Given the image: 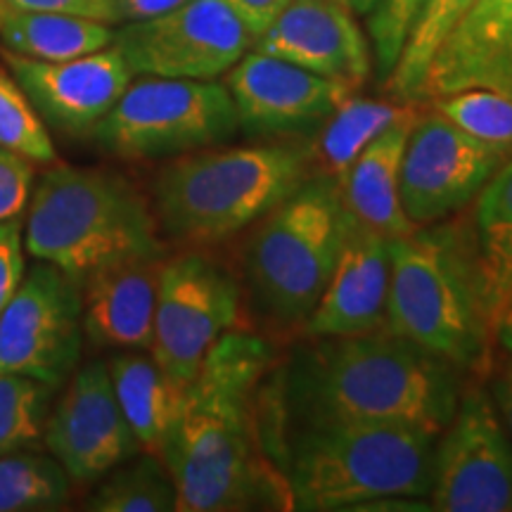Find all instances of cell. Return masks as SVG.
I'll return each instance as SVG.
<instances>
[{
  "instance_id": "1",
  "label": "cell",
  "mask_w": 512,
  "mask_h": 512,
  "mask_svg": "<svg viewBox=\"0 0 512 512\" xmlns=\"http://www.w3.org/2000/svg\"><path fill=\"white\" fill-rule=\"evenodd\" d=\"M273 356L264 335L230 330L185 387L159 453L174 479L178 512L294 510L290 484L261 432L259 392Z\"/></svg>"
},
{
  "instance_id": "2",
  "label": "cell",
  "mask_w": 512,
  "mask_h": 512,
  "mask_svg": "<svg viewBox=\"0 0 512 512\" xmlns=\"http://www.w3.org/2000/svg\"><path fill=\"white\" fill-rule=\"evenodd\" d=\"M465 375L444 358L387 328L344 337H306L292 349L273 384L280 432L311 422L401 425L441 434L451 422Z\"/></svg>"
},
{
  "instance_id": "3",
  "label": "cell",
  "mask_w": 512,
  "mask_h": 512,
  "mask_svg": "<svg viewBox=\"0 0 512 512\" xmlns=\"http://www.w3.org/2000/svg\"><path fill=\"white\" fill-rule=\"evenodd\" d=\"M384 328L411 339L475 380L489 375L498 347L472 254L465 211L389 240Z\"/></svg>"
},
{
  "instance_id": "4",
  "label": "cell",
  "mask_w": 512,
  "mask_h": 512,
  "mask_svg": "<svg viewBox=\"0 0 512 512\" xmlns=\"http://www.w3.org/2000/svg\"><path fill=\"white\" fill-rule=\"evenodd\" d=\"M313 174L309 145H214L169 159L152 183L159 233L183 249L238 238Z\"/></svg>"
},
{
  "instance_id": "5",
  "label": "cell",
  "mask_w": 512,
  "mask_h": 512,
  "mask_svg": "<svg viewBox=\"0 0 512 512\" xmlns=\"http://www.w3.org/2000/svg\"><path fill=\"white\" fill-rule=\"evenodd\" d=\"M437 434L401 425L311 422L287 427L268 453L294 510L354 512L377 498H430Z\"/></svg>"
},
{
  "instance_id": "6",
  "label": "cell",
  "mask_w": 512,
  "mask_h": 512,
  "mask_svg": "<svg viewBox=\"0 0 512 512\" xmlns=\"http://www.w3.org/2000/svg\"><path fill=\"white\" fill-rule=\"evenodd\" d=\"M24 245L76 280L140 256H166L155 209L112 169L48 164L29 197Z\"/></svg>"
},
{
  "instance_id": "7",
  "label": "cell",
  "mask_w": 512,
  "mask_h": 512,
  "mask_svg": "<svg viewBox=\"0 0 512 512\" xmlns=\"http://www.w3.org/2000/svg\"><path fill=\"white\" fill-rule=\"evenodd\" d=\"M347 228L339 185L323 174H311L249 228L242 292L268 330L302 332L330 283Z\"/></svg>"
},
{
  "instance_id": "8",
  "label": "cell",
  "mask_w": 512,
  "mask_h": 512,
  "mask_svg": "<svg viewBox=\"0 0 512 512\" xmlns=\"http://www.w3.org/2000/svg\"><path fill=\"white\" fill-rule=\"evenodd\" d=\"M238 131L226 83L140 76L95 126L91 138L110 157L155 162L226 145Z\"/></svg>"
},
{
  "instance_id": "9",
  "label": "cell",
  "mask_w": 512,
  "mask_h": 512,
  "mask_svg": "<svg viewBox=\"0 0 512 512\" xmlns=\"http://www.w3.org/2000/svg\"><path fill=\"white\" fill-rule=\"evenodd\" d=\"M242 283L202 252L169 254L159 273L150 356L185 389L219 339L242 328Z\"/></svg>"
},
{
  "instance_id": "10",
  "label": "cell",
  "mask_w": 512,
  "mask_h": 512,
  "mask_svg": "<svg viewBox=\"0 0 512 512\" xmlns=\"http://www.w3.org/2000/svg\"><path fill=\"white\" fill-rule=\"evenodd\" d=\"M254 43L226 0H190L166 15L117 24L112 46L136 76L216 81Z\"/></svg>"
},
{
  "instance_id": "11",
  "label": "cell",
  "mask_w": 512,
  "mask_h": 512,
  "mask_svg": "<svg viewBox=\"0 0 512 512\" xmlns=\"http://www.w3.org/2000/svg\"><path fill=\"white\" fill-rule=\"evenodd\" d=\"M430 505L437 512H512V437L475 380L434 446Z\"/></svg>"
},
{
  "instance_id": "12",
  "label": "cell",
  "mask_w": 512,
  "mask_h": 512,
  "mask_svg": "<svg viewBox=\"0 0 512 512\" xmlns=\"http://www.w3.org/2000/svg\"><path fill=\"white\" fill-rule=\"evenodd\" d=\"M81 344V280L38 261L0 311V373L60 389L79 368Z\"/></svg>"
},
{
  "instance_id": "13",
  "label": "cell",
  "mask_w": 512,
  "mask_h": 512,
  "mask_svg": "<svg viewBox=\"0 0 512 512\" xmlns=\"http://www.w3.org/2000/svg\"><path fill=\"white\" fill-rule=\"evenodd\" d=\"M508 159L422 105L403 150V211L418 228L463 214Z\"/></svg>"
},
{
  "instance_id": "14",
  "label": "cell",
  "mask_w": 512,
  "mask_h": 512,
  "mask_svg": "<svg viewBox=\"0 0 512 512\" xmlns=\"http://www.w3.org/2000/svg\"><path fill=\"white\" fill-rule=\"evenodd\" d=\"M43 441L72 484L100 482L136 456L140 444L114 394L107 363L88 361L74 370L48 415Z\"/></svg>"
},
{
  "instance_id": "15",
  "label": "cell",
  "mask_w": 512,
  "mask_h": 512,
  "mask_svg": "<svg viewBox=\"0 0 512 512\" xmlns=\"http://www.w3.org/2000/svg\"><path fill=\"white\" fill-rule=\"evenodd\" d=\"M240 131L261 140L316 133L354 88L280 57L249 50L226 74Z\"/></svg>"
},
{
  "instance_id": "16",
  "label": "cell",
  "mask_w": 512,
  "mask_h": 512,
  "mask_svg": "<svg viewBox=\"0 0 512 512\" xmlns=\"http://www.w3.org/2000/svg\"><path fill=\"white\" fill-rule=\"evenodd\" d=\"M0 60L46 126L72 138H91L95 126L136 79L114 46L60 62L31 60L0 48Z\"/></svg>"
},
{
  "instance_id": "17",
  "label": "cell",
  "mask_w": 512,
  "mask_h": 512,
  "mask_svg": "<svg viewBox=\"0 0 512 512\" xmlns=\"http://www.w3.org/2000/svg\"><path fill=\"white\" fill-rule=\"evenodd\" d=\"M254 50L280 57L325 79L358 88L373 69V48L354 12L335 0H292Z\"/></svg>"
},
{
  "instance_id": "18",
  "label": "cell",
  "mask_w": 512,
  "mask_h": 512,
  "mask_svg": "<svg viewBox=\"0 0 512 512\" xmlns=\"http://www.w3.org/2000/svg\"><path fill=\"white\" fill-rule=\"evenodd\" d=\"M389 240L349 214V228L335 271L316 309L304 323V337H344L384 328L387 320Z\"/></svg>"
},
{
  "instance_id": "19",
  "label": "cell",
  "mask_w": 512,
  "mask_h": 512,
  "mask_svg": "<svg viewBox=\"0 0 512 512\" xmlns=\"http://www.w3.org/2000/svg\"><path fill=\"white\" fill-rule=\"evenodd\" d=\"M463 88L512 98V0H477L434 53L418 102Z\"/></svg>"
},
{
  "instance_id": "20",
  "label": "cell",
  "mask_w": 512,
  "mask_h": 512,
  "mask_svg": "<svg viewBox=\"0 0 512 512\" xmlns=\"http://www.w3.org/2000/svg\"><path fill=\"white\" fill-rule=\"evenodd\" d=\"M166 256H140V259L119 261L83 280V337L93 349L150 351L159 273H162Z\"/></svg>"
},
{
  "instance_id": "21",
  "label": "cell",
  "mask_w": 512,
  "mask_h": 512,
  "mask_svg": "<svg viewBox=\"0 0 512 512\" xmlns=\"http://www.w3.org/2000/svg\"><path fill=\"white\" fill-rule=\"evenodd\" d=\"M415 117L418 114L377 136L337 183L349 214L384 240L408 238L418 230L401 204V162Z\"/></svg>"
},
{
  "instance_id": "22",
  "label": "cell",
  "mask_w": 512,
  "mask_h": 512,
  "mask_svg": "<svg viewBox=\"0 0 512 512\" xmlns=\"http://www.w3.org/2000/svg\"><path fill=\"white\" fill-rule=\"evenodd\" d=\"M472 254L496 342L512 309V157L465 209Z\"/></svg>"
},
{
  "instance_id": "23",
  "label": "cell",
  "mask_w": 512,
  "mask_h": 512,
  "mask_svg": "<svg viewBox=\"0 0 512 512\" xmlns=\"http://www.w3.org/2000/svg\"><path fill=\"white\" fill-rule=\"evenodd\" d=\"M110 380L124 418L136 434L140 451L162 453L164 441L181 411L185 389L171 380L152 356L119 351L107 361Z\"/></svg>"
},
{
  "instance_id": "24",
  "label": "cell",
  "mask_w": 512,
  "mask_h": 512,
  "mask_svg": "<svg viewBox=\"0 0 512 512\" xmlns=\"http://www.w3.org/2000/svg\"><path fill=\"white\" fill-rule=\"evenodd\" d=\"M420 107L415 102L358 98L351 93L325 119L309 145L313 174H323L339 183L377 136L399 121L411 119Z\"/></svg>"
},
{
  "instance_id": "25",
  "label": "cell",
  "mask_w": 512,
  "mask_h": 512,
  "mask_svg": "<svg viewBox=\"0 0 512 512\" xmlns=\"http://www.w3.org/2000/svg\"><path fill=\"white\" fill-rule=\"evenodd\" d=\"M114 43L112 24L98 19L31 12L0 5V48L31 60L60 62L98 53Z\"/></svg>"
},
{
  "instance_id": "26",
  "label": "cell",
  "mask_w": 512,
  "mask_h": 512,
  "mask_svg": "<svg viewBox=\"0 0 512 512\" xmlns=\"http://www.w3.org/2000/svg\"><path fill=\"white\" fill-rule=\"evenodd\" d=\"M475 3L477 0H425L420 15L415 17L408 31L399 60L384 79V88L392 95V100L420 105V86L434 53Z\"/></svg>"
},
{
  "instance_id": "27",
  "label": "cell",
  "mask_w": 512,
  "mask_h": 512,
  "mask_svg": "<svg viewBox=\"0 0 512 512\" xmlns=\"http://www.w3.org/2000/svg\"><path fill=\"white\" fill-rule=\"evenodd\" d=\"M95 512H169L176 510V486L157 453L138 451L100 479L86 501Z\"/></svg>"
},
{
  "instance_id": "28",
  "label": "cell",
  "mask_w": 512,
  "mask_h": 512,
  "mask_svg": "<svg viewBox=\"0 0 512 512\" xmlns=\"http://www.w3.org/2000/svg\"><path fill=\"white\" fill-rule=\"evenodd\" d=\"M72 494V479L53 456L17 451L0 456V512L60 510Z\"/></svg>"
},
{
  "instance_id": "29",
  "label": "cell",
  "mask_w": 512,
  "mask_h": 512,
  "mask_svg": "<svg viewBox=\"0 0 512 512\" xmlns=\"http://www.w3.org/2000/svg\"><path fill=\"white\" fill-rule=\"evenodd\" d=\"M53 396L55 387L36 377L0 373V456L41 444Z\"/></svg>"
},
{
  "instance_id": "30",
  "label": "cell",
  "mask_w": 512,
  "mask_h": 512,
  "mask_svg": "<svg viewBox=\"0 0 512 512\" xmlns=\"http://www.w3.org/2000/svg\"><path fill=\"white\" fill-rule=\"evenodd\" d=\"M441 117L456 124L467 136L496 147L512 157V98L491 88H463V91L427 100Z\"/></svg>"
},
{
  "instance_id": "31",
  "label": "cell",
  "mask_w": 512,
  "mask_h": 512,
  "mask_svg": "<svg viewBox=\"0 0 512 512\" xmlns=\"http://www.w3.org/2000/svg\"><path fill=\"white\" fill-rule=\"evenodd\" d=\"M0 145L34 164L48 166L57 162L46 121L5 64H0Z\"/></svg>"
},
{
  "instance_id": "32",
  "label": "cell",
  "mask_w": 512,
  "mask_h": 512,
  "mask_svg": "<svg viewBox=\"0 0 512 512\" xmlns=\"http://www.w3.org/2000/svg\"><path fill=\"white\" fill-rule=\"evenodd\" d=\"M425 0H380L368 15L370 48H373L375 67L384 81L399 60L403 43L411 31L415 17L420 15Z\"/></svg>"
},
{
  "instance_id": "33",
  "label": "cell",
  "mask_w": 512,
  "mask_h": 512,
  "mask_svg": "<svg viewBox=\"0 0 512 512\" xmlns=\"http://www.w3.org/2000/svg\"><path fill=\"white\" fill-rule=\"evenodd\" d=\"M34 162L0 145V221L17 219L29 204Z\"/></svg>"
},
{
  "instance_id": "34",
  "label": "cell",
  "mask_w": 512,
  "mask_h": 512,
  "mask_svg": "<svg viewBox=\"0 0 512 512\" xmlns=\"http://www.w3.org/2000/svg\"><path fill=\"white\" fill-rule=\"evenodd\" d=\"M24 230L17 219L0 221V311L24 278Z\"/></svg>"
},
{
  "instance_id": "35",
  "label": "cell",
  "mask_w": 512,
  "mask_h": 512,
  "mask_svg": "<svg viewBox=\"0 0 512 512\" xmlns=\"http://www.w3.org/2000/svg\"><path fill=\"white\" fill-rule=\"evenodd\" d=\"M0 5L31 12H62V15L98 19V22L117 27L114 0H0Z\"/></svg>"
},
{
  "instance_id": "36",
  "label": "cell",
  "mask_w": 512,
  "mask_h": 512,
  "mask_svg": "<svg viewBox=\"0 0 512 512\" xmlns=\"http://www.w3.org/2000/svg\"><path fill=\"white\" fill-rule=\"evenodd\" d=\"M245 27L259 38L292 0H226Z\"/></svg>"
},
{
  "instance_id": "37",
  "label": "cell",
  "mask_w": 512,
  "mask_h": 512,
  "mask_svg": "<svg viewBox=\"0 0 512 512\" xmlns=\"http://www.w3.org/2000/svg\"><path fill=\"white\" fill-rule=\"evenodd\" d=\"M185 3L190 0H114V12H117V24L140 22V19L166 15Z\"/></svg>"
},
{
  "instance_id": "38",
  "label": "cell",
  "mask_w": 512,
  "mask_h": 512,
  "mask_svg": "<svg viewBox=\"0 0 512 512\" xmlns=\"http://www.w3.org/2000/svg\"><path fill=\"white\" fill-rule=\"evenodd\" d=\"M510 358L505 361L501 373L496 375L494 387H491V399H494V406L498 415H501L505 430L512 437V351H508Z\"/></svg>"
},
{
  "instance_id": "39",
  "label": "cell",
  "mask_w": 512,
  "mask_h": 512,
  "mask_svg": "<svg viewBox=\"0 0 512 512\" xmlns=\"http://www.w3.org/2000/svg\"><path fill=\"white\" fill-rule=\"evenodd\" d=\"M335 3L342 5V8H347L349 12H354L356 17L358 15L366 17L377 8V3H380V0H335Z\"/></svg>"
},
{
  "instance_id": "40",
  "label": "cell",
  "mask_w": 512,
  "mask_h": 512,
  "mask_svg": "<svg viewBox=\"0 0 512 512\" xmlns=\"http://www.w3.org/2000/svg\"><path fill=\"white\" fill-rule=\"evenodd\" d=\"M498 347H503L505 351H512V309L508 316H505L501 330H498Z\"/></svg>"
}]
</instances>
